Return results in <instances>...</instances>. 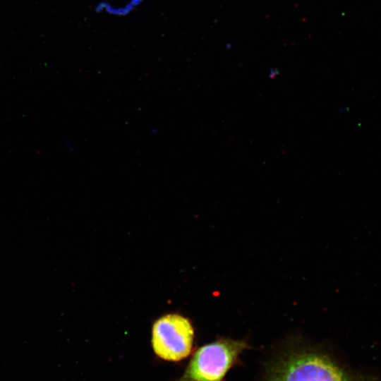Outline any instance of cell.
I'll return each instance as SVG.
<instances>
[{"label": "cell", "instance_id": "6da1fadb", "mask_svg": "<svg viewBox=\"0 0 381 381\" xmlns=\"http://www.w3.org/2000/svg\"><path fill=\"white\" fill-rule=\"evenodd\" d=\"M265 381H374L346 370L329 355L306 347L285 351L270 367Z\"/></svg>", "mask_w": 381, "mask_h": 381}, {"label": "cell", "instance_id": "7a4b0ae2", "mask_svg": "<svg viewBox=\"0 0 381 381\" xmlns=\"http://www.w3.org/2000/svg\"><path fill=\"white\" fill-rule=\"evenodd\" d=\"M248 348L244 340L220 338L198 349L176 381H224L240 355Z\"/></svg>", "mask_w": 381, "mask_h": 381}, {"label": "cell", "instance_id": "3957f363", "mask_svg": "<svg viewBox=\"0 0 381 381\" xmlns=\"http://www.w3.org/2000/svg\"><path fill=\"white\" fill-rule=\"evenodd\" d=\"M194 329L188 318L178 314H167L152 326V346L160 358L177 362L188 357L192 351Z\"/></svg>", "mask_w": 381, "mask_h": 381}]
</instances>
